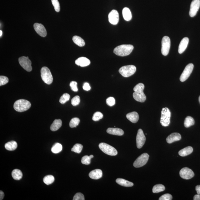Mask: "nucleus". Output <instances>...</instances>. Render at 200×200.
Here are the masks:
<instances>
[{
	"instance_id": "8",
	"label": "nucleus",
	"mask_w": 200,
	"mask_h": 200,
	"mask_svg": "<svg viewBox=\"0 0 200 200\" xmlns=\"http://www.w3.org/2000/svg\"><path fill=\"white\" fill-rule=\"evenodd\" d=\"M171 47V40L167 36H165L162 41L161 52L164 56H167L169 52Z\"/></svg>"
},
{
	"instance_id": "13",
	"label": "nucleus",
	"mask_w": 200,
	"mask_h": 200,
	"mask_svg": "<svg viewBox=\"0 0 200 200\" xmlns=\"http://www.w3.org/2000/svg\"><path fill=\"white\" fill-rule=\"evenodd\" d=\"M180 176L183 179L188 180L194 177L195 174L193 171L190 169L185 167L183 168L179 172Z\"/></svg>"
},
{
	"instance_id": "20",
	"label": "nucleus",
	"mask_w": 200,
	"mask_h": 200,
	"mask_svg": "<svg viewBox=\"0 0 200 200\" xmlns=\"http://www.w3.org/2000/svg\"><path fill=\"white\" fill-rule=\"evenodd\" d=\"M102 175L103 173L101 170L96 169L91 171L89 175L92 179H98L102 177Z\"/></svg>"
},
{
	"instance_id": "10",
	"label": "nucleus",
	"mask_w": 200,
	"mask_h": 200,
	"mask_svg": "<svg viewBox=\"0 0 200 200\" xmlns=\"http://www.w3.org/2000/svg\"><path fill=\"white\" fill-rule=\"evenodd\" d=\"M19 62L20 64L25 70L28 72H31L32 70L31 66L32 62L29 59L28 57H22L19 58Z\"/></svg>"
},
{
	"instance_id": "36",
	"label": "nucleus",
	"mask_w": 200,
	"mask_h": 200,
	"mask_svg": "<svg viewBox=\"0 0 200 200\" xmlns=\"http://www.w3.org/2000/svg\"><path fill=\"white\" fill-rule=\"evenodd\" d=\"M70 98V96L69 94L65 93L61 97L60 100H59V102L61 104H64L66 102L68 101Z\"/></svg>"
},
{
	"instance_id": "33",
	"label": "nucleus",
	"mask_w": 200,
	"mask_h": 200,
	"mask_svg": "<svg viewBox=\"0 0 200 200\" xmlns=\"http://www.w3.org/2000/svg\"><path fill=\"white\" fill-rule=\"evenodd\" d=\"M54 178L53 176L51 175H48L45 176L43 179V181L45 184L49 185L52 184L54 182Z\"/></svg>"
},
{
	"instance_id": "1",
	"label": "nucleus",
	"mask_w": 200,
	"mask_h": 200,
	"mask_svg": "<svg viewBox=\"0 0 200 200\" xmlns=\"http://www.w3.org/2000/svg\"><path fill=\"white\" fill-rule=\"evenodd\" d=\"M144 88L145 86L142 83L137 84L134 87L133 90L135 92L133 93V97L137 101L143 102L146 100V97L143 93Z\"/></svg>"
},
{
	"instance_id": "46",
	"label": "nucleus",
	"mask_w": 200,
	"mask_h": 200,
	"mask_svg": "<svg viewBox=\"0 0 200 200\" xmlns=\"http://www.w3.org/2000/svg\"><path fill=\"white\" fill-rule=\"evenodd\" d=\"M83 88L84 90L89 91L90 90L91 87L90 84L88 83L85 82L83 86Z\"/></svg>"
},
{
	"instance_id": "26",
	"label": "nucleus",
	"mask_w": 200,
	"mask_h": 200,
	"mask_svg": "<svg viewBox=\"0 0 200 200\" xmlns=\"http://www.w3.org/2000/svg\"><path fill=\"white\" fill-rule=\"evenodd\" d=\"M116 182L119 185L122 186L127 187H132L133 186V183L127 181L121 178H118L116 180Z\"/></svg>"
},
{
	"instance_id": "32",
	"label": "nucleus",
	"mask_w": 200,
	"mask_h": 200,
	"mask_svg": "<svg viewBox=\"0 0 200 200\" xmlns=\"http://www.w3.org/2000/svg\"><path fill=\"white\" fill-rule=\"evenodd\" d=\"M165 189V187L163 185L157 184L153 186L152 192L154 193H159L164 191Z\"/></svg>"
},
{
	"instance_id": "31",
	"label": "nucleus",
	"mask_w": 200,
	"mask_h": 200,
	"mask_svg": "<svg viewBox=\"0 0 200 200\" xmlns=\"http://www.w3.org/2000/svg\"><path fill=\"white\" fill-rule=\"evenodd\" d=\"M62 146L61 144L57 143L53 145L51 151L54 153H58L62 151Z\"/></svg>"
},
{
	"instance_id": "6",
	"label": "nucleus",
	"mask_w": 200,
	"mask_h": 200,
	"mask_svg": "<svg viewBox=\"0 0 200 200\" xmlns=\"http://www.w3.org/2000/svg\"><path fill=\"white\" fill-rule=\"evenodd\" d=\"M136 67L133 65L123 66L120 67L119 72L124 77H129L133 75L136 71Z\"/></svg>"
},
{
	"instance_id": "5",
	"label": "nucleus",
	"mask_w": 200,
	"mask_h": 200,
	"mask_svg": "<svg viewBox=\"0 0 200 200\" xmlns=\"http://www.w3.org/2000/svg\"><path fill=\"white\" fill-rule=\"evenodd\" d=\"M171 117V112L167 107L163 108L162 110L161 119V124L163 126L166 127L169 125L170 123V118Z\"/></svg>"
},
{
	"instance_id": "22",
	"label": "nucleus",
	"mask_w": 200,
	"mask_h": 200,
	"mask_svg": "<svg viewBox=\"0 0 200 200\" xmlns=\"http://www.w3.org/2000/svg\"><path fill=\"white\" fill-rule=\"evenodd\" d=\"M107 132L110 134L118 136H122L124 133L122 129L118 128H109L107 129Z\"/></svg>"
},
{
	"instance_id": "50",
	"label": "nucleus",
	"mask_w": 200,
	"mask_h": 200,
	"mask_svg": "<svg viewBox=\"0 0 200 200\" xmlns=\"http://www.w3.org/2000/svg\"><path fill=\"white\" fill-rule=\"evenodd\" d=\"M2 31L1 30L0 31V36H1V37L2 36Z\"/></svg>"
},
{
	"instance_id": "4",
	"label": "nucleus",
	"mask_w": 200,
	"mask_h": 200,
	"mask_svg": "<svg viewBox=\"0 0 200 200\" xmlns=\"http://www.w3.org/2000/svg\"><path fill=\"white\" fill-rule=\"evenodd\" d=\"M41 77L42 80L48 85L52 83L53 78L49 69L47 67H43L41 69Z\"/></svg>"
},
{
	"instance_id": "35",
	"label": "nucleus",
	"mask_w": 200,
	"mask_h": 200,
	"mask_svg": "<svg viewBox=\"0 0 200 200\" xmlns=\"http://www.w3.org/2000/svg\"><path fill=\"white\" fill-rule=\"evenodd\" d=\"M83 149V146L80 144H76L72 148L71 150L72 152H75L77 153H80L81 152Z\"/></svg>"
},
{
	"instance_id": "47",
	"label": "nucleus",
	"mask_w": 200,
	"mask_h": 200,
	"mask_svg": "<svg viewBox=\"0 0 200 200\" xmlns=\"http://www.w3.org/2000/svg\"><path fill=\"white\" fill-rule=\"evenodd\" d=\"M195 189L197 194L200 195V185L196 186Z\"/></svg>"
},
{
	"instance_id": "43",
	"label": "nucleus",
	"mask_w": 200,
	"mask_h": 200,
	"mask_svg": "<svg viewBox=\"0 0 200 200\" xmlns=\"http://www.w3.org/2000/svg\"><path fill=\"white\" fill-rule=\"evenodd\" d=\"M172 199V195L169 193L165 194L162 195L159 198V200H171Z\"/></svg>"
},
{
	"instance_id": "42",
	"label": "nucleus",
	"mask_w": 200,
	"mask_h": 200,
	"mask_svg": "<svg viewBox=\"0 0 200 200\" xmlns=\"http://www.w3.org/2000/svg\"><path fill=\"white\" fill-rule=\"evenodd\" d=\"M9 82L8 77L5 76H1L0 77V86H2L7 84Z\"/></svg>"
},
{
	"instance_id": "48",
	"label": "nucleus",
	"mask_w": 200,
	"mask_h": 200,
	"mask_svg": "<svg viewBox=\"0 0 200 200\" xmlns=\"http://www.w3.org/2000/svg\"><path fill=\"white\" fill-rule=\"evenodd\" d=\"M194 200H200V195L197 194L195 195L193 197Z\"/></svg>"
},
{
	"instance_id": "27",
	"label": "nucleus",
	"mask_w": 200,
	"mask_h": 200,
	"mask_svg": "<svg viewBox=\"0 0 200 200\" xmlns=\"http://www.w3.org/2000/svg\"><path fill=\"white\" fill-rule=\"evenodd\" d=\"M5 146L6 149L9 150V151H13L16 149L18 144L16 142L11 141L6 143Z\"/></svg>"
},
{
	"instance_id": "12",
	"label": "nucleus",
	"mask_w": 200,
	"mask_h": 200,
	"mask_svg": "<svg viewBox=\"0 0 200 200\" xmlns=\"http://www.w3.org/2000/svg\"><path fill=\"white\" fill-rule=\"evenodd\" d=\"M146 141V137L143 130L139 129L137 133L136 142L137 148L140 149L143 147Z\"/></svg>"
},
{
	"instance_id": "25",
	"label": "nucleus",
	"mask_w": 200,
	"mask_h": 200,
	"mask_svg": "<svg viewBox=\"0 0 200 200\" xmlns=\"http://www.w3.org/2000/svg\"><path fill=\"white\" fill-rule=\"evenodd\" d=\"M122 14L124 19L125 21H129L131 20L132 15L131 11L128 8H123L122 11Z\"/></svg>"
},
{
	"instance_id": "16",
	"label": "nucleus",
	"mask_w": 200,
	"mask_h": 200,
	"mask_svg": "<svg viewBox=\"0 0 200 200\" xmlns=\"http://www.w3.org/2000/svg\"><path fill=\"white\" fill-rule=\"evenodd\" d=\"M34 28L36 33L42 37H44L47 35V32L45 28L41 24L35 23L34 25Z\"/></svg>"
},
{
	"instance_id": "29",
	"label": "nucleus",
	"mask_w": 200,
	"mask_h": 200,
	"mask_svg": "<svg viewBox=\"0 0 200 200\" xmlns=\"http://www.w3.org/2000/svg\"><path fill=\"white\" fill-rule=\"evenodd\" d=\"M72 40L74 43L79 47H82L85 45V43L84 39L79 36H74Z\"/></svg>"
},
{
	"instance_id": "40",
	"label": "nucleus",
	"mask_w": 200,
	"mask_h": 200,
	"mask_svg": "<svg viewBox=\"0 0 200 200\" xmlns=\"http://www.w3.org/2000/svg\"><path fill=\"white\" fill-rule=\"evenodd\" d=\"M80 102V97L79 96H76L71 100V103L74 106L78 105Z\"/></svg>"
},
{
	"instance_id": "3",
	"label": "nucleus",
	"mask_w": 200,
	"mask_h": 200,
	"mask_svg": "<svg viewBox=\"0 0 200 200\" xmlns=\"http://www.w3.org/2000/svg\"><path fill=\"white\" fill-rule=\"evenodd\" d=\"M31 106V103L29 101L21 99L15 102L14 107L16 111L21 112L28 110Z\"/></svg>"
},
{
	"instance_id": "44",
	"label": "nucleus",
	"mask_w": 200,
	"mask_h": 200,
	"mask_svg": "<svg viewBox=\"0 0 200 200\" xmlns=\"http://www.w3.org/2000/svg\"><path fill=\"white\" fill-rule=\"evenodd\" d=\"M85 199L84 195L81 193H76L73 198V200H84Z\"/></svg>"
},
{
	"instance_id": "30",
	"label": "nucleus",
	"mask_w": 200,
	"mask_h": 200,
	"mask_svg": "<svg viewBox=\"0 0 200 200\" xmlns=\"http://www.w3.org/2000/svg\"><path fill=\"white\" fill-rule=\"evenodd\" d=\"M195 120L192 117L190 116L186 117L185 119L184 124L186 128H189L194 125Z\"/></svg>"
},
{
	"instance_id": "41",
	"label": "nucleus",
	"mask_w": 200,
	"mask_h": 200,
	"mask_svg": "<svg viewBox=\"0 0 200 200\" xmlns=\"http://www.w3.org/2000/svg\"><path fill=\"white\" fill-rule=\"evenodd\" d=\"M106 102L107 105L109 106H113V105H115V100L114 97H110L107 99Z\"/></svg>"
},
{
	"instance_id": "45",
	"label": "nucleus",
	"mask_w": 200,
	"mask_h": 200,
	"mask_svg": "<svg viewBox=\"0 0 200 200\" xmlns=\"http://www.w3.org/2000/svg\"><path fill=\"white\" fill-rule=\"evenodd\" d=\"M70 86L71 90L74 92H77L78 88L77 87V83L75 81H72L70 83Z\"/></svg>"
},
{
	"instance_id": "34",
	"label": "nucleus",
	"mask_w": 200,
	"mask_h": 200,
	"mask_svg": "<svg viewBox=\"0 0 200 200\" xmlns=\"http://www.w3.org/2000/svg\"><path fill=\"white\" fill-rule=\"evenodd\" d=\"M80 123V120L78 118H74L71 120L69 123V126L71 128H76Z\"/></svg>"
},
{
	"instance_id": "52",
	"label": "nucleus",
	"mask_w": 200,
	"mask_h": 200,
	"mask_svg": "<svg viewBox=\"0 0 200 200\" xmlns=\"http://www.w3.org/2000/svg\"><path fill=\"white\" fill-rule=\"evenodd\" d=\"M199 103H200V96L199 97Z\"/></svg>"
},
{
	"instance_id": "38",
	"label": "nucleus",
	"mask_w": 200,
	"mask_h": 200,
	"mask_svg": "<svg viewBox=\"0 0 200 200\" xmlns=\"http://www.w3.org/2000/svg\"><path fill=\"white\" fill-rule=\"evenodd\" d=\"M54 10L57 12H59L60 11V4L58 0H51Z\"/></svg>"
},
{
	"instance_id": "11",
	"label": "nucleus",
	"mask_w": 200,
	"mask_h": 200,
	"mask_svg": "<svg viewBox=\"0 0 200 200\" xmlns=\"http://www.w3.org/2000/svg\"><path fill=\"white\" fill-rule=\"evenodd\" d=\"M193 67L194 65L192 64H189L186 66L180 77V80L181 82H184L189 78L192 72Z\"/></svg>"
},
{
	"instance_id": "19",
	"label": "nucleus",
	"mask_w": 200,
	"mask_h": 200,
	"mask_svg": "<svg viewBox=\"0 0 200 200\" xmlns=\"http://www.w3.org/2000/svg\"><path fill=\"white\" fill-rule=\"evenodd\" d=\"M90 61L87 57H82L78 58L75 61V64L81 67H85L90 65Z\"/></svg>"
},
{
	"instance_id": "21",
	"label": "nucleus",
	"mask_w": 200,
	"mask_h": 200,
	"mask_svg": "<svg viewBox=\"0 0 200 200\" xmlns=\"http://www.w3.org/2000/svg\"><path fill=\"white\" fill-rule=\"evenodd\" d=\"M126 117L130 121L133 123H136L139 119L138 114L136 112H133L127 114Z\"/></svg>"
},
{
	"instance_id": "18",
	"label": "nucleus",
	"mask_w": 200,
	"mask_h": 200,
	"mask_svg": "<svg viewBox=\"0 0 200 200\" xmlns=\"http://www.w3.org/2000/svg\"><path fill=\"white\" fill-rule=\"evenodd\" d=\"M181 139V134L178 133H173L170 135L166 138V141L168 143H172L174 142L179 141Z\"/></svg>"
},
{
	"instance_id": "14",
	"label": "nucleus",
	"mask_w": 200,
	"mask_h": 200,
	"mask_svg": "<svg viewBox=\"0 0 200 200\" xmlns=\"http://www.w3.org/2000/svg\"><path fill=\"white\" fill-rule=\"evenodd\" d=\"M200 7V0H193L190 6L189 15L191 17H194Z\"/></svg>"
},
{
	"instance_id": "23",
	"label": "nucleus",
	"mask_w": 200,
	"mask_h": 200,
	"mask_svg": "<svg viewBox=\"0 0 200 200\" xmlns=\"http://www.w3.org/2000/svg\"><path fill=\"white\" fill-rule=\"evenodd\" d=\"M193 151V149L191 146H188L180 150L179 152L180 156L185 157L191 154Z\"/></svg>"
},
{
	"instance_id": "2",
	"label": "nucleus",
	"mask_w": 200,
	"mask_h": 200,
	"mask_svg": "<svg viewBox=\"0 0 200 200\" xmlns=\"http://www.w3.org/2000/svg\"><path fill=\"white\" fill-rule=\"evenodd\" d=\"M134 48L131 44H122L118 46L114 49V53L120 57H125L131 54Z\"/></svg>"
},
{
	"instance_id": "15",
	"label": "nucleus",
	"mask_w": 200,
	"mask_h": 200,
	"mask_svg": "<svg viewBox=\"0 0 200 200\" xmlns=\"http://www.w3.org/2000/svg\"><path fill=\"white\" fill-rule=\"evenodd\" d=\"M109 21L111 24L116 25L119 21V14L118 11L113 10L108 15Z\"/></svg>"
},
{
	"instance_id": "28",
	"label": "nucleus",
	"mask_w": 200,
	"mask_h": 200,
	"mask_svg": "<svg viewBox=\"0 0 200 200\" xmlns=\"http://www.w3.org/2000/svg\"><path fill=\"white\" fill-rule=\"evenodd\" d=\"M11 175H12L13 178L15 180H17V181L21 179L23 176L22 172L21 170L18 169H15L13 170L11 173Z\"/></svg>"
},
{
	"instance_id": "51",
	"label": "nucleus",
	"mask_w": 200,
	"mask_h": 200,
	"mask_svg": "<svg viewBox=\"0 0 200 200\" xmlns=\"http://www.w3.org/2000/svg\"><path fill=\"white\" fill-rule=\"evenodd\" d=\"M93 157H94V156H93V155H90V158H91H91H93Z\"/></svg>"
},
{
	"instance_id": "49",
	"label": "nucleus",
	"mask_w": 200,
	"mask_h": 200,
	"mask_svg": "<svg viewBox=\"0 0 200 200\" xmlns=\"http://www.w3.org/2000/svg\"><path fill=\"white\" fill-rule=\"evenodd\" d=\"M5 196L4 193L2 191H0V200H2L3 199Z\"/></svg>"
},
{
	"instance_id": "24",
	"label": "nucleus",
	"mask_w": 200,
	"mask_h": 200,
	"mask_svg": "<svg viewBox=\"0 0 200 200\" xmlns=\"http://www.w3.org/2000/svg\"><path fill=\"white\" fill-rule=\"evenodd\" d=\"M62 125V120H55L51 125L50 129L52 131H56L61 128Z\"/></svg>"
},
{
	"instance_id": "37",
	"label": "nucleus",
	"mask_w": 200,
	"mask_h": 200,
	"mask_svg": "<svg viewBox=\"0 0 200 200\" xmlns=\"http://www.w3.org/2000/svg\"><path fill=\"white\" fill-rule=\"evenodd\" d=\"M103 118V115L100 112H96L92 117V120L94 121H98Z\"/></svg>"
},
{
	"instance_id": "39",
	"label": "nucleus",
	"mask_w": 200,
	"mask_h": 200,
	"mask_svg": "<svg viewBox=\"0 0 200 200\" xmlns=\"http://www.w3.org/2000/svg\"><path fill=\"white\" fill-rule=\"evenodd\" d=\"M91 158L90 156H86L83 157L82 158L81 162L83 164L88 165L90 164Z\"/></svg>"
},
{
	"instance_id": "17",
	"label": "nucleus",
	"mask_w": 200,
	"mask_h": 200,
	"mask_svg": "<svg viewBox=\"0 0 200 200\" xmlns=\"http://www.w3.org/2000/svg\"><path fill=\"white\" fill-rule=\"evenodd\" d=\"M189 42V39L187 37H185L182 40L178 48V52L179 54H182L186 50L188 47V43Z\"/></svg>"
},
{
	"instance_id": "7",
	"label": "nucleus",
	"mask_w": 200,
	"mask_h": 200,
	"mask_svg": "<svg viewBox=\"0 0 200 200\" xmlns=\"http://www.w3.org/2000/svg\"><path fill=\"white\" fill-rule=\"evenodd\" d=\"M100 149L104 153L110 156H116L118 154V151L115 148L110 145L104 143H100L99 145Z\"/></svg>"
},
{
	"instance_id": "9",
	"label": "nucleus",
	"mask_w": 200,
	"mask_h": 200,
	"mask_svg": "<svg viewBox=\"0 0 200 200\" xmlns=\"http://www.w3.org/2000/svg\"><path fill=\"white\" fill-rule=\"evenodd\" d=\"M149 155L147 153H144L142 154L135 160L133 163V166L135 168L141 167L146 164L149 158Z\"/></svg>"
}]
</instances>
